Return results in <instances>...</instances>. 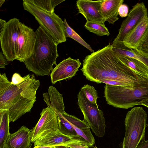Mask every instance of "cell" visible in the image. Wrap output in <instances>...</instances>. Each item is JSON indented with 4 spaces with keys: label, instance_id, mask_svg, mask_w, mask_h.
<instances>
[{
    "label": "cell",
    "instance_id": "cell-4",
    "mask_svg": "<svg viewBox=\"0 0 148 148\" xmlns=\"http://www.w3.org/2000/svg\"><path fill=\"white\" fill-rule=\"evenodd\" d=\"M104 97L109 105L127 109L148 101V77L136 86L106 84Z\"/></svg>",
    "mask_w": 148,
    "mask_h": 148
},
{
    "label": "cell",
    "instance_id": "cell-29",
    "mask_svg": "<svg viewBox=\"0 0 148 148\" xmlns=\"http://www.w3.org/2000/svg\"><path fill=\"white\" fill-rule=\"evenodd\" d=\"M128 11V6L126 4H123L119 6L118 10L119 14L121 17H125L127 16Z\"/></svg>",
    "mask_w": 148,
    "mask_h": 148
},
{
    "label": "cell",
    "instance_id": "cell-1",
    "mask_svg": "<svg viewBox=\"0 0 148 148\" xmlns=\"http://www.w3.org/2000/svg\"><path fill=\"white\" fill-rule=\"evenodd\" d=\"M81 70L87 80L97 84L103 80H113L135 87L148 77L139 75L123 63L110 43L86 56Z\"/></svg>",
    "mask_w": 148,
    "mask_h": 148
},
{
    "label": "cell",
    "instance_id": "cell-17",
    "mask_svg": "<svg viewBox=\"0 0 148 148\" xmlns=\"http://www.w3.org/2000/svg\"><path fill=\"white\" fill-rule=\"evenodd\" d=\"M43 96L47 107L52 108L56 113L65 112L63 95L55 87L50 86L48 92L43 93Z\"/></svg>",
    "mask_w": 148,
    "mask_h": 148
},
{
    "label": "cell",
    "instance_id": "cell-30",
    "mask_svg": "<svg viewBox=\"0 0 148 148\" xmlns=\"http://www.w3.org/2000/svg\"><path fill=\"white\" fill-rule=\"evenodd\" d=\"M25 80L24 77H22L18 73H14L12 77L11 83L12 84L16 85L22 82Z\"/></svg>",
    "mask_w": 148,
    "mask_h": 148
},
{
    "label": "cell",
    "instance_id": "cell-34",
    "mask_svg": "<svg viewBox=\"0 0 148 148\" xmlns=\"http://www.w3.org/2000/svg\"><path fill=\"white\" fill-rule=\"evenodd\" d=\"M138 144L136 148H148V140H145V137L143 138Z\"/></svg>",
    "mask_w": 148,
    "mask_h": 148
},
{
    "label": "cell",
    "instance_id": "cell-21",
    "mask_svg": "<svg viewBox=\"0 0 148 148\" xmlns=\"http://www.w3.org/2000/svg\"><path fill=\"white\" fill-rule=\"evenodd\" d=\"M0 148H6V142L10 134L8 110H0Z\"/></svg>",
    "mask_w": 148,
    "mask_h": 148
},
{
    "label": "cell",
    "instance_id": "cell-25",
    "mask_svg": "<svg viewBox=\"0 0 148 148\" xmlns=\"http://www.w3.org/2000/svg\"><path fill=\"white\" fill-rule=\"evenodd\" d=\"M65 0H31L35 5L47 11L53 12L56 7Z\"/></svg>",
    "mask_w": 148,
    "mask_h": 148
},
{
    "label": "cell",
    "instance_id": "cell-38",
    "mask_svg": "<svg viewBox=\"0 0 148 148\" xmlns=\"http://www.w3.org/2000/svg\"><path fill=\"white\" fill-rule=\"evenodd\" d=\"M141 105L148 108V101L143 103Z\"/></svg>",
    "mask_w": 148,
    "mask_h": 148
},
{
    "label": "cell",
    "instance_id": "cell-5",
    "mask_svg": "<svg viewBox=\"0 0 148 148\" xmlns=\"http://www.w3.org/2000/svg\"><path fill=\"white\" fill-rule=\"evenodd\" d=\"M24 10L35 17L40 26L58 45L66 41L64 21L54 12L43 10L35 5L31 0H23Z\"/></svg>",
    "mask_w": 148,
    "mask_h": 148
},
{
    "label": "cell",
    "instance_id": "cell-42",
    "mask_svg": "<svg viewBox=\"0 0 148 148\" xmlns=\"http://www.w3.org/2000/svg\"><path fill=\"white\" fill-rule=\"evenodd\" d=\"M90 148H91V147H90Z\"/></svg>",
    "mask_w": 148,
    "mask_h": 148
},
{
    "label": "cell",
    "instance_id": "cell-35",
    "mask_svg": "<svg viewBox=\"0 0 148 148\" xmlns=\"http://www.w3.org/2000/svg\"><path fill=\"white\" fill-rule=\"evenodd\" d=\"M6 22L5 20L0 19V33H1L3 29L4 25Z\"/></svg>",
    "mask_w": 148,
    "mask_h": 148
},
{
    "label": "cell",
    "instance_id": "cell-33",
    "mask_svg": "<svg viewBox=\"0 0 148 148\" xmlns=\"http://www.w3.org/2000/svg\"><path fill=\"white\" fill-rule=\"evenodd\" d=\"M64 145L68 146L69 148H90L87 145L82 144H69Z\"/></svg>",
    "mask_w": 148,
    "mask_h": 148
},
{
    "label": "cell",
    "instance_id": "cell-36",
    "mask_svg": "<svg viewBox=\"0 0 148 148\" xmlns=\"http://www.w3.org/2000/svg\"><path fill=\"white\" fill-rule=\"evenodd\" d=\"M54 146H34V148H54Z\"/></svg>",
    "mask_w": 148,
    "mask_h": 148
},
{
    "label": "cell",
    "instance_id": "cell-27",
    "mask_svg": "<svg viewBox=\"0 0 148 148\" xmlns=\"http://www.w3.org/2000/svg\"><path fill=\"white\" fill-rule=\"evenodd\" d=\"M80 90L90 102L97 104V99L98 97V93L93 86L88 84L84 85L81 88Z\"/></svg>",
    "mask_w": 148,
    "mask_h": 148
},
{
    "label": "cell",
    "instance_id": "cell-19",
    "mask_svg": "<svg viewBox=\"0 0 148 148\" xmlns=\"http://www.w3.org/2000/svg\"><path fill=\"white\" fill-rule=\"evenodd\" d=\"M123 0H103L101 7L102 15L106 21L114 24L119 19L118 10Z\"/></svg>",
    "mask_w": 148,
    "mask_h": 148
},
{
    "label": "cell",
    "instance_id": "cell-24",
    "mask_svg": "<svg viewBox=\"0 0 148 148\" xmlns=\"http://www.w3.org/2000/svg\"><path fill=\"white\" fill-rule=\"evenodd\" d=\"M86 29L99 36H109L110 33L105 24L87 21L84 25Z\"/></svg>",
    "mask_w": 148,
    "mask_h": 148
},
{
    "label": "cell",
    "instance_id": "cell-32",
    "mask_svg": "<svg viewBox=\"0 0 148 148\" xmlns=\"http://www.w3.org/2000/svg\"><path fill=\"white\" fill-rule=\"evenodd\" d=\"M8 60L2 52H0V68L5 69L6 65L8 64Z\"/></svg>",
    "mask_w": 148,
    "mask_h": 148
},
{
    "label": "cell",
    "instance_id": "cell-15",
    "mask_svg": "<svg viewBox=\"0 0 148 148\" xmlns=\"http://www.w3.org/2000/svg\"><path fill=\"white\" fill-rule=\"evenodd\" d=\"M148 34V17H146L124 38L126 47L136 49Z\"/></svg>",
    "mask_w": 148,
    "mask_h": 148
},
{
    "label": "cell",
    "instance_id": "cell-12",
    "mask_svg": "<svg viewBox=\"0 0 148 148\" xmlns=\"http://www.w3.org/2000/svg\"><path fill=\"white\" fill-rule=\"evenodd\" d=\"M34 146H55L69 144L86 145L89 144L80 136H69L64 135L59 130L51 132L37 139L34 143Z\"/></svg>",
    "mask_w": 148,
    "mask_h": 148
},
{
    "label": "cell",
    "instance_id": "cell-16",
    "mask_svg": "<svg viewBox=\"0 0 148 148\" xmlns=\"http://www.w3.org/2000/svg\"><path fill=\"white\" fill-rule=\"evenodd\" d=\"M31 131L22 126L16 132L10 133L6 142V148H29L32 146Z\"/></svg>",
    "mask_w": 148,
    "mask_h": 148
},
{
    "label": "cell",
    "instance_id": "cell-3",
    "mask_svg": "<svg viewBox=\"0 0 148 148\" xmlns=\"http://www.w3.org/2000/svg\"><path fill=\"white\" fill-rule=\"evenodd\" d=\"M36 40L31 56L23 63L29 71L37 76L50 75L59 57L58 44L40 26L35 32Z\"/></svg>",
    "mask_w": 148,
    "mask_h": 148
},
{
    "label": "cell",
    "instance_id": "cell-14",
    "mask_svg": "<svg viewBox=\"0 0 148 148\" xmlns=\"http://www.w3.org/2000/svg\"><path fill=\"white\" fill-rule=\"evenodd\" d=\"M103 0H78L76 2L78 13L82 14L86 21H91L105 24L106 21L101 11Z\"/></svg>",
    "mask_w": 148,
    "mask_h": 148
},
{
    "label": "cell",
    "instance_id": "cell-6",
    "mask_svg": "<svg viewBox=\"0 0 148 148\" xmlns=\"http://www.w3.org/2000/svg\"><path fill=\"white\" fill-rule=\"evenodd\" d=\"M147 115L142 107L132 108L127 113L125 120V135L121 148H136L145 137Z\"/></svg>",
    "mask_w": 148,
    "mask_h": 148
},
{
    "label": "cell",
    "instance_id": "cell-8",
    "mask_svg": "<svg viewBox=\"0 0 148 148\" xmlns=\"http://www.w3.org/2000/svg\"><path fill=\"white\" fill-rule=\"evenodd\" d=\"M21 22L16 18L10 19L5 23L0 33V41L2 52L8 61L16 59L17 43L20 33Z\"/></svg>",
    "mask_w": 148,
    "mask_h": 148
},
{
    "label": "cell",
    "instance_id": "cell-40",
    "mask_svg": "<svg viewBox=\"0 0 148 148\" xmlns=\"http://www.w3.org/2000/svg\"><path fill=\"white\" fill-rule=\"evenodd\" d=\"M93 148H97V147L96 146H94L93 147Z\"/></svg>",
    "mask_w": 148,
    "mask_h": 148
},
{
    "label": "cell",
    "instance_id": "cell-37",
    "mask_svg": "<svg viewBox=\"0 0 148 148\" xmlns=\"http://www.w3.org/2000/svg\"><path fill=\"white\" fill-rule=\"evenodd\" d=\"M54 148H69L68 146L64 145H59L54 146Z\"/></svg>",
    "mask_w": 148,
    "mask_h": 148
},
{
    "label": "cell",
    "instance_id": "cell-26",
    "mask_svg": "<svg viewBox=\"0 0 148 148\" xmlns=\"http://www.w3.org/2000/svg\"><path fill=\"white\" fill-rule=\"evenodd\" d=\"M58 119L59 131L62 134L69 136H78L71 124L60 114H57Z\"/></svg>",
    "mask_w": 148,
    "mask_h": 148
},
{
    "label": "cell",
    "instance_id": "cell-18",
    "mask_svg": "<svg viewBox=\"0 0 148 148\" xmlns=\"http://www.w3.org/2000/svg\"><path fill=\"white\" fill-rule=\"evenodd\" d=\"M56 113L60 114L65 119L71 124L78 135L87 141L91 139L92 135L90 130V127L84 121L81 120L66 112Z\"/></svg>",
    "mask_w": 148,
    "mask_h": 148
},
{
    "label": "cell",
    "instance_id": "cell-41",
    "mask_svg": "<svg viewBox=\"0 0 148 148\" xmlns=\"http://www.w3.org/2000/svg\"><path fill=\"white\" fill-rule=\"evenodd\" d=\"M29 148H32L31 146Z\"/></svg>",
    "mask_w": 148,
    "mask_h": 148
},
{
    "label": "cell",
    "instance_id": "cell-10",
    "mask_svg": "<svg viewBox=\"0 0 148 148\" xmlns=\"http://www.w3.org/2000/svg\"><path fill=\"white\" fill-rule=\"evenodd\" d=\"M147 17V9L144 3H137L133 6L127 18L123 21L118 34L112 42H123L126 36Z\"/></svg>",
    "mask_w": 148,
    "mask_h": 148
},
{
    "label": "cell",
    "instance_id": "cell-9",
    "mask_svg": "<svg viewBox=\"0 0 148 148\" xmlns=\"http://www.w3.org/2000/svg\"><path fill=\"white\" fill-rule=\"evenodd\" d=\"M40 115L38 121L31 130V142L34 143L37 139L51 132L59 130L58 117L52 108L48 107L44 108Z\"/></svg>",
    "mask_w": 148,
    "mask_h": 148
},
{
    "label": "cell",
    "instance_id": "cell-28",
    "mask_svg": "<svg viewBox=\"0 0 148 148\" xmlns=\"http://www.w3.org/2000/svg\"><path fill=\"white\" fill-rule=\"evenodd\" d=\"M136 49L144 56L148 57V34Z\"/></svg>",
    "mask_w": 148,
    "mask_h": 148
},
{
    "label": "cell",
    "instance_id": "cell-31",
    "mask_svg": "<svg viewBox=\"0 0 148 148\" xmlns=\"http://www.w3.org/2000/svg\"><path fill=\"white\" fill-rule=\"evenodd\" d=\"M105 83L106 84L113 86H131L128 84L124 83L113 80H103L101 81V83Z\"/></svg>",
    "mask_w": 148,
    "mask_h": 148
},
{
    "label": "cell",
    "instance_id": "cell-11",
    "mask_svg": "<svg viewBox=\"0 0 148 148\" xmlns=\"http://www.w3.org/2000/svg\"><path fill=\"white\" fill-rule=\"evenodd\" d=\"M16 49V59L24 62L32 55L36 40L35 32L21 22Z\"/></svg>",
    "mask_w": 148,
    "mask_h": 148
},
{
    "label": "cell",
    "instance_id": "cell-23",
    "mask_svg": "<svg viewBox=\"0 0 148 148\" xmlns=\"http://www.w3.org/2000/svg\"><path fill=\"white\" fill-rule=\"evenodd\" d=\"M64 22L65 27V34L66 37L73 39L89 50L94 52L90 46L85 42L81 37L68 24L66 20L64 18Z\"/></svg>",
    "mask_w": 148,
    "mask_h": 148
},
{
    "label": "cell",
    "instance_id": "cell-20",
    "mask_svg": "<svg viewBox=\"0 0 148 148\" xmlns=\"http://www.w3.org/2000/svg\"><path fill=\"white\" fill-rule=\"evenodd\" d=\"M111 46L112 50L116 55L136 59L148 67V57L144 56L137 49L125 47L123 42H112Z\"/></svg>",
    "mask_w": 148,
    "mask_h": 148
},
{
    "label": "cell",
    "instance_id": "cell-39",
    "mask_svg": "<svg viewBox=\"0 0 148 148\" xmlns=\"http://www.w3.org/2000/svg\"><path fill=\"white\" fill-rule=\"evenodd\" d=\"M5 1V0H0V7H1L2 4Z\"/></svg>",
    "mask_w": 148,
    "mask_h": 148
},
{
    "label": "cell",
    "instance_id": "cell-22",
    "mask_svg": "<svg viewBox=\"0 0 148 148\" xmlns=\"http://www.w3.org/2000/svg\"><path fill=\"white\" fill-rule=\"evenodd\" d=\"M116 55L123 63L134 71L142 76L148 77V67L143 63L132 58Z\"/></svg>",
    "mask_w": 148,
    "mask_h": 148
},
{
    "label": "cell",
    "instance_id": "cell-13",
    "mask_svg": "<svg viewBox=\"0 0 148 148\" xmlns=\"http://www.w3.org/2000/svg\"><path fill=\"white\" fill-rule=\"evenodd\" d=\"M82 64L79 59H75L69 57L63 60L51 71L50 74L53 84L57 82L74 76Z\"/></svg>",
    "mask_w": 148,
    "mask_h": 148
},
{
    "label": "cell",
    "instance_id": "cell-2",
    "mask_svg": "<svg viewBox=\"0 0 148 148\" xmlns=\"http://www.w3.org/2000/svg\"><path fill=\"white\" fill-rule=\"evenodd\" d=\"M24 77L22 82L14 85L5 73L0 74V110H8L10 122H14L30 112L36 101L40 81L34 74H28Z\"/></svg>",
    "mask_w": 148,
    "mask_h": 148
},
{
    "label": "cell",
    "instance_id": "cell-7",
    "mask_svg": "<svg viewBox=\"0 0 148 148\" xmlns=\"http://www.w3.org/2000/svg\"><path fill=\"white\" fill-rule=\"evenodd\" d=\"M77 104L82 112L84 119L95 135L103 137L105 134L106 120L103 111L97 104L90 102L80 90L77 95Z\"/></svg>",
    "mask_w": 148,
    "mask_h": 148
}]
</instances>
